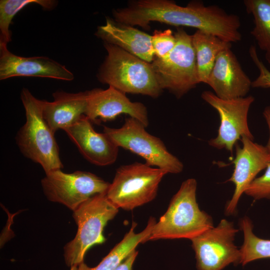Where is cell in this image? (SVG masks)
I'll return each instance as SVG.
<instances>
[{
	"label": "cell",
	"mask_w": 270,
	"mask_h": 270,
	"mask_svg": "<svg viewBox=\"0 0 270 270\" xmlns=\"http://www.w3.org/2000/svg\"><path fill=\"white\" fill-rule=\"evenodd\" d=\"M113 16L118 22L144 28L150 22H158L196 28L230 43L242 40L241 22L237 15L200 0L191 1L184 6L168 0H135L126 8L114 10Z\"/></svg>",
	"instance_id": "cell-1"
},
{
	"label": "cell",
	"mask_w": 270,
	"mask_h": 270,
	"mask_svg": "<svg viewBox=\"0 0 270 270\" xmlns=\"http://www.w3.org/2000/svg\"><path fill=\"white\" fill-rule=\"evenodd\" d=\"M107 52L97 77L98 80L126 94H141L158 98L160 88L152 64L107 42Z\"/></svg>",
	"instance_id": "cell-2"
},
{
	"label": "cell",
	"mask_w": 270,
	"mask_h": 270,
	"mask_svg": "<svg viewBox=\"0 0 270 270\" xmlns=\"http://www.w3.org/2000/svg\"><path fill=\"white\" fill-rule=\"evenodd\" d=\"M197 182L184 180L166 212L154 226L148 240L192 238L214 227L211 216L201 210L196 198Z\"/></svg>",
	"instance_id": "cell-3"
},
{
	"label": "cell",
	"mask_w": 270,
	"mask_h": 270,
	"mask_svg": "<svg viewBox=\"0 0 270 270\" xmlns=\"http://www.w3.org/2000/svg\"><path fill=\"white\" fill-rule=\"evenodd\" d=\"M20 98L25 110L26 120L16 135V143L22 154L38 164L46 174L62 170V163L54 132L51 130L43 114L42 100L24 88Z\"/></svg>",
	"instance_id": "cell-4"
},
{
	"label": "cell",
	"mask_w": 270,
	"mask_h": 270,
	"mask_svg": "<svg viewBox=\"0 0 270 270\" xmlns=\"http://www.w3.org/2000/svg\"><path fill=\"white\" fill-rule=\"evenodd\" d=\"M118 208L107 198L106 194L95 195L73 211L72 217L78 226L75 237L64 248L66 265L78 266L92 246L103 244L104 226L113 219Z\"/></svg>",
	"instance_id": "cell-5"
},
{
	"label": "cell",
	"mask_w": 270,
	"mask_h": 270,
	"mask_svg": "<svg viewBox=\"0 0 270 270\" xmlns=\"http://www.w3.org/2000/svg\"><path fill=\"white\" fill-rule=\"evenodd\" d=\"M168 172L146 163L135 162L119 167L106 193L117 208L131 210L152 200Z\"/></svg>",
	"instance_id": "cell-6"
},
{
	"label": "cell",
	"mask_w": 270,
	"mask_h": 270,
	"mask_svg": "<svg viewBox=\"0 0 270 270\" xmlns=\"http://www.w3.org/2000/svg\"><path fill=\"white\" fill-rule=\"evenodd\" d=\"M176 45L163 59L154 58L151 62L159 84L180 98L200 83L192 35L182 28L174 34Z\"/></svg>",
	"instance_id": "cell-7"
},
{
	"label": "cell",
	"mask_w": 270,
	"mask_h": 270,
	"mask_svg": "<svg viewBox=\"0 0 270 270\" xmlns=\"http://www.w3.org/2000/svg\"><path fill=\"white\" fill-rule=\"evenodd\" d=\"M146 127L138 120L128 117L120 128L104 127V132L118 146L142 158L145 163L166 171L178 174L184 168L182 163L166 148L158 138L148 132Z\"/></svg>",
	"instance_id": "cell-8"
},
{
	"label": "cell",
	"mask_w": 270,
	"mask_h": 270,
	"mask_svg": "<svg viewBox=\"0 0 270 270\" xmlns=\"http://www.w3.org/2000/svg\"><path fill=\"white\" fill-rule=\"evenodd\" d=\"M110 184L92 173L80 170L66 173L54 170L46 174L41 180L48 200L63 204L72 212L91 197L106 194Z\"/></svg>",
	"instance_id": "cell-9"
},
{
	"label": "cell",
	"mask_w": 270,
	"mask_h": 270,
	"mask_svg": "<svg viewBox=\"0 0 270 270\" xmlns=\"http://www.w3.org/2000/svg\"><path fill=\"white\" fill-rule=\"evenodd\" d=\"M238 230L232 222L222 219L191 240L198 270H222L230 264H240V250L234 241Z\"/></svg>",
	"instance_id": "cell-10"
},
{
	"label": "cell",
	"mask_w": 270,
	"mask_h": 270,
	"mask_svg": "<svg viewBox=\"0 0 270 270\" xmlns=\"http://www.w3.org/2000/svg\"><path fill=\"white\" fill-rule=\"evenodd\" d=\"M202 98L216 109L220 123L216 138L210 139L209 144L218 149L225 148L232 154L238 140L246 136L254 140L248 124V115L250 105L254 100L251 96L234 99L224 100L214 92L206 90Z\"/></svg>",
	"instance_id": "cell-11"
},
{
	"label": "cell",
	"mask_w": 270,
	"mask_h": 270,
	"mask_svg": "<svg viewBox=\"0 0 270 270\" xmlns=\"http://www.w3.org/2000/svg\"><path fill=\"white\" fill-rule=\"evenodd\" d=\"M242 146L236 145V157L233 161L234 172L228 181L232 182L235 189L231 200L226 204L225 214H236L238 200L256 176L270 164V152L266 146L253 142L246 136L241 138Z\"/></svg>",
	"instance_id": "cell-12"
},
{
	"label": "cell",
	"mask_w": 270,
	"mask_h": 270,
	"mask_svg": "<svg viewBox=\"0 0 270 270\" xmlns=\"http://www.w3.org/2000/svg\"><path fill=\"white\" fill-rule=\"evenodd\" d=\"M122 114L138 120L146 127L148 125L147 108L142 102L130 101L126 94L111 86L88 90L84 115L92 122L114 120Z\"/></svg>",
	"instance_id": "cell-13"
},
{
	"label": "cell",
	"mask_w": 270,
	"mask_h": 270,
	"mask_svg": "<svg viewBox=\"0 0 270 270\" xmlns=\"http://www.w3.org/2000/svg\"><path fill=\"white\" fill-rule=\"evenodd\" d=\"M64 130L90 163L103 166L116 162L119 147L106 134L96 132L85 115Z\"/></svg>",
	"instance_id": "cell-14"
},
{
	"label": "cell",
	"mask_w": 270,
	"mask_h": 270,
	"mask_svg": "<svg viewBox=\"0 0 270 270\" xmlns=\"http://www.w3.org/2000/svg\"><path fill=\"white\" fill-rule=\"evenodd\" d=\"M48 78L70 81L74 74L64 66L45 56L23 57L10 52L7 45L0 44V80L14 76Z\"/></svg>",
	"instance_id": "cell-15"
},
{
	"label": "cell",
	"mask_w": 270,
	"mask_h": 270,
	"mask_svg": "<svg viewBox=\"0 0 270 270\" xmlns=\"http://www.w3.org/2000/svg\"><path fill=\"white\" fill-rule=\"evenodd\" d=\"M206 84L224 100L245 97L252 87V81L231 49L218 54Z\"/></svg>",
	"instance_id": "cell-16"
},
{
	"label": "cell",
	"mask_w": 270,
	"mask_h": 270,
	"mask_svg": "<svg viewBox=\"0 0 270 270\" xmlns=\"http://www.w3.org/2000/svg\"><path fill=\"white\" fill-rule=\"evenodd\" d=\"M96 35L104 42L116 45L138 58L151 63L154 58L152 36L133 26L106 18Z\"/></svg>",
	"instance_id": "cell-17"
},
{
	"label": "cell",
	"mask_w": 270,
	"mask_h": 270,
	"mask_svg": "<svg viewBox=\"0 0 270 270\" xmlns=\"http://www.w3.org/2000/svg\"><path fill=\"white\" fill-rule=\"evenodd\" d=\"M52 96L53 101L42 100V104L44 118L54 132L64 130L84 115L88 90L77 93L56 91Z\"/></svg>",
	"instance_id": "cell-18"
},
{
	"label": "cell",
	"mask_w": 270,
	"mask_h": 270,
	"mask_svg": "<svg viewBox=\"0 0 270 270\" xmlns=\"http://www.w3.org/2000/svg\"><path fill=\"white\" fill-rule=\"evenodd\" d=\"M155 219L150 217L146 228L140 232H134L137 224L132 222L131 228L122 240L96 266L90 268L84 262L78 266L76 270H115V269L136 250L138 245L148 240L154 226Z\"/></svg>",
	"instance_id": "cell-19"
},
{
	"label": "cell",
	"mask_w": 270,
	"mask_h": 270,
	"mask_svg": "<svg viewBox=\"0 0 270 270\" xmlns=\"http://www.w3.org/2000/svg\"><path fill=\"white\" fill-rule=\"evenodd\" d=\"M192 38L199 81L206 84L218 56L222 51L230 49L232 43L199 30L192 35Z\"/></svg>",
	"instance_id": "cell-20"
},
{
	"label": "cell",
	"mask_w": 270,
	"mask_h": 270,
	"mask_svg": "<svg viewBox=\"0 0 270 270\" xmlns=\"http://www.w3.org/2000/svg\"><path fill=\"white\" fill-rule=\"evenodd\" d=\"M244 4L253 16L254 27L250 34L270 64V0H244Z\"/></svg>",
	"instance_id": "cell-21"
},
{
	"label": "cell",
	"mask_w": 270,
	"mask_h": 270,
	"mask_svg": "<svg viewBox=\"0 0 270 270\" xmlns=\"http://www.w3.org/2000/svg\"><path fill=\"white\" fill-rule=\"evenodd\" d=\"M239 225L244 234V242L240 249V264L244 266L255 260L270 258V240L256 236L252 220L246 216L240 220Z\"/></svg>",
	"instance_id": "cell-22"
},
{
	"label": "cell",
	"mask_w": 270,
	"mask_h": 270,
	"mask_svg": "<svg viewBox=\"0 0 270 270\" xmlns=\"http://www.w3.org/2000/svg\"><path fill=\"white\" fill-rule=\"evenodd\" d=\"M56 2L52 0H1L0 1V44L7 45L11 41L9 28L14 16L30 4H37L43 9L51 10Z\"/></svg>",
	"instance_id": "cell-23"
},
{
	"label": "cell",
	"mask_w": 270,
	"mask_h": 270,
	"mask_svg": "<svg viewBox=\"0 0 270 270\" xmlns=\"http://www.w3.org/2000/svg\"><path fill=\"white\" fill-rule=\"evenodd\" d=\"M151 36L154 58L163 59L166 57L176 44V38L172 30L170 29L164 31L155 30Z\"/></svg>",
	"instance_id": "cell-24"
},
{
	"label": "cell",
	"mask_w": 270,
	"mask_h": 270,
	"mask_svg": "<svg viewBox=\"0 0 270 270\" xmlns=\"http://www.w3.org/2000/svg\"><path fill=\"white\" fill-rule=\"evenodd\" d=\"M244 193L254 200L270 199V164L264 174L255 178L248 186Z\"/></svg>",
	"instance_id": "cell-25"
},
{
	"label": "cell",
	"mask_w": 270,
	"mask_h": 270,
	"mask_svg": "<svg viewBox=\"0 0 270 270\" xmlns=\"http://www.w3.org/2000/svg\"><path fill=\"white\" fill-rule=\"evenodd\" d=\"M249 54L260 72L258 76L252 82V87L270 88V71L258 58L256 48L254 46H250Z\"/></svg>",
	"instance_id": "cell-26"
},
{
	"label": "cell",
	"mask_w": 270,
	"mask_h": 270,
	"mask_svg": "<svg viewBox=\"0 0 270 270\" xmlns=\"http://www.w3.org/2000/svg\"><path fill=\"white\" fill-rule=\"evenodd\" d=\"M138 251H132L115 270H132V266L138 256Z\"/></svg>",
	"instance_id": "cell-27"
},
{
	"label": "cell",
	"mask_w": 270,
	"mask_h": 270,
	"mask_svg": "<svg viewBox=\"0 0 270 270\" xmlns=\"http://www.w3.org/2000/svg\"><path fill=\"white\" fill-rule=\"evenodd\" d=\"M264 116L266 121L268 124L269 130H270V137L268 142L266 148L270 152V106H266L264 110Z\"/></svg>",
	"instance_id": "cell-28"
},
{
	"label": "cell",
	"mask_w": 270,
	"mask_h": 270,
	"mask_svg": "<svg viewBox=\"0 0 270 270\" xmlns=\"http://www.w3.org/2000/svg\"><path fill=\"white\" fill-rule=\"evenodd\" d=\"M77 268H78V266H72L70 268V270H76Z\"/></svg>",
	"instance_id": "cell-29"
}]
</instances>
